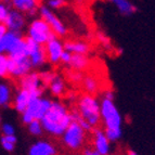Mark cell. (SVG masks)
<instances>
[{
  "label": "cell",
  "instance_id": "cell-1",
  "mask_svg": "<svg viewBox=\"0 0 155 155\" xmlns=\"http://www.w3.org/2000/svg\"><path fill=\"white\" fill-rule=\"evenodd\" d=\"M72 122L71 113L60 101H52L50 109L40 119L44 131L55 137L62 136Z\"/></svg>",
  "mask_w": 155,
  "mask_h": 155
},
{
  "label": "cell",
  "instance_id": "cell-2",
  "mask_svg": "<svg viewBox=\"0 0 155 155\" xmlns=\"http://www.w3.org/2000/svg\"><path fill=\"white\" fill-rule=\"evenodd\" d=\"M78 115L91 127H97L100 123V101L92 94H83L78 99Z\"/></svg>",
  "mask_w": 155,
  "mask_h": 155
},
{
  "label": "cell",
  "instance_id": "cell-3",
  "mask_svg": "<svg viewBox=\"0 0 155 155\" xmlns=\"http://www.w3.org/2000/svg\"><path fill=\"white\" fill-rule=\"evenodd\" d=\"M100 118L105 127L104 130H122V114L113 100H109L105 98L101 100Z\"/></svg>",
  "mask_w": 155,
  "mask_h": 155
},
{
  "label": "cell",
  "instance_id": "cell-4",
  "mask_svg": "<svg viewBox=\"0 0 155 155\" xmlns=\"http://www.w3.org/2000/svg\"><path fill=\"white\" fill-rule=\"evenodd\" d=\"M52 101L48 98L39 97L33 98L29 102L27 109L21 114L22 122L24 124H29L33 120H40L45 116V114L50 109Z\"/></svg>",
  "mask_w": 155,
  "mask_h": 155
},
{
  "label": "cell",
  "instance_id": "cell-5",
  "mask_svg": "<svg viewBox=\"0 0 155 155\" xmlns=\"http://www.w3.org/2000/svg\"><path fill=\"white\" fill-rule=\"evenodd\" d=\"M54 36L55 35L51 31L50 26L41 18L33 20L27 28V38L40 46H45Z\"/></svg>",
  "mask_w": 155,
  "mask_h": 155
},
{
  "label": "cell",
  "instance_id": "cell-6",
  "mask_svg": "<svg viewBox=\"0 0 155 155\" xmlns=\"http://www.w3.org/2000/svg\"><path fill=\"white\" fill-rule=\"evenodd\" d=\"M62 141L66 147L70 150L77 151L83 147L86 141V132L78 125L77 122H72L63 132Z\"/></svg>",
  "mask_w": 155,
  "mask_h": 155
},
{
  "label": "cell",
  "instance_id": "cell-7",
  "mask_svg": "<svg viewBox=\"0 0 155 155\" xmlns=\"http://www.w3.org/2000/svg\"><path fill=\"white\" fill-rule=\"evenodd\" d=\"M20 87L21 89L27 90L33 98L42 97L44 93V84H42L39 73L31 72L27 75L20 78Z\"/></svg>",
  "mask_w": 155,
  "mask_h": 155
},
{
  "label": "cell",
  "instance_id": "cell-8",
  "mask_svg": "<svg viewBox=\"0 0 155 155\" xmlns=\"http://www.w3.org/2000/svg\"><path fill=\"white\" fill-rule=\"evenodd\" d=\"M39 13L41 18L46 22L48 25L50 26L51 31H53L57 37H63L67 34V28L66 26L63 24V22L55 15L53 11L50 10L47 5H42L39 9Z\"/></svg>",
  "mask_w": 155,
  "mask_h": 155
},
{
  "label": "cell",
  "instance_id": "cell-9",
  "mask_svg": "<svg viewBox=\"0 0 155 155\" xmlns=\"http://www.w3.org/2000/svg\"><path fill=\"white\" fill-rule=\"evenodd\" d=\"M31 66L27 57L9 58L8 57V74L13 78H22L31 73Z\"/></svg>",
  "mask_w": 155,
  "mask_h": 155
},
{
  "label": "cell",
  "instance_id": "cell-10",
  "mask_svg": "<svg viewBox=\"0 0 155 155\" xmlns=\"http://www.w3.org/2000/svg\"><path fill=\"white\" fill-rule=\"evenodd\" d=\"M26 39V45H27V55H28V60L31 62L33 67H40L46 63L47 57L46 52H45L44 46L34 42L33 40L28 39L25 37Z\"/></svg>",
  "mask_w": 155,
  "mask_h": 155
},
{
  "label": "cell",
  "instance_id": "cell-11",
  "mask_svg": "<svg viewBox=\"0 0 155 155\" xmlns=\"http://www.w3.org/2000/svg\"><path fill=\"white\" fill-rule=\"evenodd\" d=\"M44 48L47 60H49V62H51L52 64L60 63V58L64 51V42L61 41L59 37H52L49 41L45 45Z\"/></svg>",
  "mask_w": 155,
  "mask_h": 155
},
{
  "label": "cell",
  "instance_id": "cell-12",
  "mask_svg": "<svg viewBox=\"0 0 155 155\" xmlns=\"http://www.w3.org/2000/svg\"><path fill=\"white\" fill-rule=\"evenodd\" d=\"M3 24L8 28V31L21 33V31L26 25V18L23 13L18 12L14 9H10L7 14V18L3 21Z\"/></svg>",
  "mask_w": 155,
  "mask_h": 155
},
{
  "label": "cell",
  "instance_id": "cell-13",
  "mask_svg": "<svg viewBox=\"0 0 155 155\" xmlns=\"http://www.w3.org/2000/svg\"><path fill=\"white\" fill-rule=\"evenodd\" d=\"M24 38H25V37H23V35H22L20 31H8L5 33V36H3L2 40H1L3 52L7 53V55L10 54L11 52L14 51V50L22 44Z\"/></svg>",
  "mask_w": 155,
  "mask_h": 155
},
{
  "label": "cell",
  "instance_id": "cell-14",
  "mask_svg": "<svg viewBox=\"0 0 155 155\" xmlns=\"http://www.w3.org/2000/svg\"><path fill=\"white\" fill-rule=\"evenodd\" d=\"M93 149L100 155H110L111 153V142L100 128L93 130Z\"/></svg>",
  "mask_w": 155,
  "mask_h": 155
},
{
  "label": "cell",
  "instance_id": "cell-15",
  "mask_svg": "<svg viewBox=\"0 0 155 155\" xmlns=\"http://www.w3.org/2000/svg\"><path fill=\"white\" fill-rule=\"evenodd\" d=\"M13 9L18 12L34 16L38 11V0H10Z\"/></svg>",
  "mask_w": 155,
  "mask_h": 155
},
{
  "label": "cell",
  "instance_id": "cell-16",
  "mask_svg": "<svg viewBox=\"0 0 155 155\" xmlns=\"http://www.w3.org/2000/svg\"><path fill=\"white\" fill-rule=\"evenodd\" d=\"M28 155H57V149L52 143L39 140L31 145Z\"/></svg>",
  "mask_w": 155,
  "mask_h": 155
},
{
  "label": "cell",
  "instance_id": "cell-17",
  "mask_svg": "<svg viewBox=\"0 0 155 155\" xmlns=\"http://www.w3.org/2000/svg\"><path fill=\"white\" fill-rule=\"evenodd\" d=\"M31 99L33 97L28 91L20 88V90L15 93V96L13 98V107L18 113L22 114L27 109Z\"/></svg>",
  "mask_w": 155,
  "mask_h": 155
},
{
  "label": "cell",
  "instance_id": "cell-18",
  "mask_svg": "<svg viewBox=\"0 0 155 155\" xmlns=\"http://www.w3.org/2000/svg\"><path fill=\"white\" fill-rule=\"evenodd\" d=\"M64 50L72 54H85L87 55L90 51V46L81 40H68L64 42Z\"/></svg>",
  "mask_w": 155,
  "mask_h": 155
},
{
  "label": "cell",
  "instance_id": "cell-19",
  "mask_svg": "<svg viewBox=\"0 0 155 155\" xmlns=\"http://www.w3.org/2000/svg\"><path fill=\"white\" fill-rule=\"evenodd\" d=\"M109 1L116 7L122 15H132L137 11V7L130 0H109Z\"/></svg>",
  "mask_w": 155,
  "mask_h": 155
},
{
  "label": "cell",
  "instance_id": "cell-20",
  "mask_svg": "<svg viewBox=\"0 0 155 155\" xmlns=\"http://www.w3.org/2000/svg\"><path fill=\"white\" fill-rule=\"evenodd\" d=\"M68 65L72 67L73 71L83 72L89 67L90 60L85 54H72V59H71V62Z\"/></svg>",
  "mask_w": 155,
  "mask_h": 155
},
{
  "label": "cell",
  "instance_id": "cell-21",
  "mask_svg": "<svg viewBox=\"0 0 155 155\" xmlns=\"http://www.w3.org/2000/svg\"><path fill=\"white\" fill-rule=\"evenodd\" d=\"M49 90L51 92V94H53L54 97H60L62 96L63 93L65 92V88H66V86H65V81L61 76L57 75L55 74L52 81L49 84Z\"/></svg>",
  "mask_w": 155,
  "mask_h": 155
},
{
  "label": "cell",
  "instance_id": "cell-22",
  "mask_svg": "<svg viewBox=\"0 0 155 155\" xmlns=\"http://www.w3.org/2000/svg\"><path fill=\"white\" fill-rule=\"evenodd\" d=\"M12 101V89L7 83H0V107H8Z\"/></svg>",
  "mask_w": 155,
  "mask_h": 155
},
{
  "label": "cell",
  "instance_id": "cell-23",
  "mask_svg": "<svg viewBox=\"0 0 155 155\" xmlns=\"http://www.w3.org/2000/svg\"><path fill=\"white\" fill-rule=\"evenodd\" d=\"M99 81L94 76H85L83 78V88L87 92V94H96L99 90Z\"/></svg>",
  "mask_w": 155,
  "mask_h": 155
},
{
  "label": "cell",
  "instance_id": "cell-24",
  "mask_svg": "<svg viewBox=\"0 0 155 155\" xmlns=\"http://www.w3.org/2000/svg\"><path fill=\"white\" fill-rule=\"evenodd\" d=\"M18 142L15 134L13 136H2L0 138V144L2 147V149L7 152H12L15 149V144Z\"/></svg>",
  "mask_w": 155,
  "mask_h": 155
},
{
  "label": "cell",
  "instance_id": "cell-25",
  "mask_svg": "<svg viewBox=\"0 0 155 155\" xmlns=\"http://www.w3.org/2000/svg\"><path fill=\"white\" fill-rule=\"evenodd\" d=\"M27 127H28L29 134L35 136V137L41 136L42 132H44V129H42L40 120H33V122H31L29 124H27Z\"/></svg>",
  "mask_w": 155,
  "mask_h": 155
},
{
  "label": "cell",
  "instance_id": "cell-26",
  "mask_svg": "<svg viewBox=\"0 0 155 155\" xmlns=\"http://www.w3.org/2000/svg\"><path fill=\"white\" fill-rule=\"evenodd\" d=\"M8 74V55L0 53V78H5Z\"/></svg>",
  "mask_w": 155,
  "mask_h": 155
},
{
  "label": "cell",
  "instance_id": "cell-27",
  "mask_svg": "<svg viewBox=\"0 0 155 155\" xmlns=\"http://www.w3.org/2000/svg\"><path fill=\"white\" fill-rule=\"evenodd\" d=\"M54 75L55 73L49 72V71H45V72L39 73V76H40V79H41L44 86H49V84L52 81Z\"/></svg>",
  "mask_w": 155,
  "mask_h": 155
},
{
  "label": "cell",
  "instance_id": "cell-28",
  "mask_svg": "<svg viewBox=\"0 0 155 155\" xmlns=\"http://www.w3.org/2000/svg\"><path fill=\"white\" fill-rule=\"evenodd\" d=\"M97 39H98V41L100 42L104 48L106 49H110L112 47V44H111V40L107 36H106L105 34L103 33H98L97 34Z\"/></svg>",
  "mask_w": 155,
  "mask_h": 155
},
{
  "label": "cell",
  "instance_id": "cell-29",
  "mask_svg": "<svg viewBox=\"0 0 155 155\" xmlns=\"http://www.w3.org/2000/svg\"><path fill=\"white\" fill-rule=\"evenodd\" d=\"M64 5H65V0H48L47 7L50 10H57V9L62 8Z\"/></svg>",
  "mask_w": 155,
  "mask_h": 155
},
{
  "label": "cell",
  "instance_id": "cell-30",
  "mask_svg": "<svg viewBox=\"0 0 155 155\" xmlns=\"http://www.w3.org/2000/svg\"><path fill=\"white\" fill-rule=\"evenodd\" d=\"M1 129H2V134L3 136H13V134H15V128L14 126L9 123H5L1 126Z\"/></svg>",
  "mask_w": 155,
  "mask_h": 155
},
{
  "label": "cell",
  "instance_id": "cell-31",
  "mask_svg": "<svg viewBox=\"0 0 155 155\" xmlns=\"http://www.w3.org/2000/svg\"><path fill=\"white\" fill-rule=\"evenodd\" d=\"M68 78H70L71 81H73L74 84H79L83 81V74L81 72H76V71H73L72 73H70V75H68Z\"/></svg>",
  "mask_w": 155,
  "mask_h": 155
},
{
  "label": "cell",
  "instance_id": "cell-32",
  "mask_svg": "<svg viewBox=\"0 0 155 155\" xmlns=\"http://www.w3.org/2000/svg\"><path fill=\"white\" fill-rule=\"evenodd\" d=\"M9 10L10 9L8 8V5H5V3L0 2V23H3V21L7 18V14H8Z\"/></svg>",
  "mask_w": 155,
  "mask_h": 155
},
{
  "label": "cell",
  "instance_id": "cell-33",
  "mask_svg": "<svg viewBox=\"0 0 155 155\" xmlns=\"http://www.w3.org/2000/svg\"><path fill=\"white\" fill-rule=\"evenodd\" d=\"M71 59H72V53H70V52H67L64 50L62 55H61V58H60V62L65 65H68L71 62Z\"/></svg>",
  "mask_w": 155,
  "mask_h": 155
},
{
  "label": "cell",
  "instance_id": "cell-34",
  "mask_svg": "<svg viewBox=\"0 0 155 155\" xmlns=\"http://www.w3.org/2000/svg\"><path fill=\"white\" fill-rule=\"evenodd\" d=\"M73 122H74V120H73ZM75 122H77V123H78V125H79V126L81 127V128H83V130H84L85 132L90 131V130L92 129V127H91L90 125L88 124V123L86 122V120H84L83 118H80V116L78 117V119H77V120H75Z\"/></svg>",
  "mask_w": 155,
  "mask_h": 155
},
{
  "label": "cell",
  "instance_id": "cell-35",
  "mask_svg": "<svg viewBox=\"0 0 155 155\" xmlns=\"http://www.w3.org/2000/svg\"><path fill=\"white\" fill-rule=\"evenodd\" d=\"M83 155H100L93 147H86L83 152Z\"/></svg>",
  "mask_w": 155,
  "mask_h": 155
},
{
  "label": "cell",
  "instance_id": "cell-36",
  "mask_svg": "<svg viewBox=\"0 0 155 155\" xmlns=\"http://www.w3.org/2000/svg\"><path fill=\"white\" fill-rule=\"evenodd\" d=\"M103 98L109 99V100H113V101H114V98H115V96H114V92H113V91L107 90V91H105V93H104Z\"/></svg>",
  "mask_w": 155,
  "mask_h": 155
},
{
  "label": "cell",
  "instance_id": "cell-37",
  "mask_svg": "<svg viewBox=\"0 0 155 155\" xmlns=\"http://www.w3.org/2000/svg\"><path fill=\"white\" fill-rule=\"evenodd\" d=\"M127 155H139L137 152H134V151H132V150H129L128 151V153H127Z\"/></svg>",
  "mask_w": 155,
  "mask_h": 155
},
{
  "label": "cell",
  "instance_id": "cell-38",
  "mask_svg": "<svg viewBox=\"0 0 155 155\" xmlns=\"http://www.w3.org/2000/svg\"><path fill=\"white\" fill-rule=\"evenodd\" d=\"M0 2L5 3V5H7V3H8V2H10V0H0Z\"/></svg>",
  "mask_w": 155,
  "mask_h": 155
},
{
  "label": "cell",
  "instance_id": "cell-39",
  "mask_svg": "<svg viewBox=\"0 0 155 155\" xmlns=\"http://www.w3.org/2000/svg\"><path fill=\"white\" fill-rule=\"evenodd\" d=\"M0 124H1V115H0Z\"/></svg>",
  "mask_w": 155,
  "mask_h": 155
},
{
  "label": "cell",
  "instance_id": "cell-40",
  "mask_svg": "<svg viewBox=\"0 0 155 155\" xmlns=\"http://www.w3.org/2000/svg\"><path fill=\"white\" fill-rule=\"evenodd\" d=\"M38 1H39V0H38Z\"/></svg>",
  "mask_w": 155,
  "mask_h": 155
}]
</instances>
